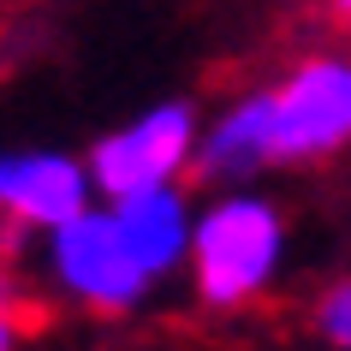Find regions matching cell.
Returning a JSON list of instances; mask_svg holds the SVG:
<instances>
[{
  "label": "cell",
  "instance_id": "obj_1",
  "mask_svg": "<svg viewBox=\"0 0 351 351\" xmlns=\"http://www.w3.org/2000/svg\"><path fill=\"white\" fill-rule=\"evenodd\" d=\"M286 256H292L286 208L256 185H226L197 208L191 226V298L208 315H244L262 298H274V286L286 280Z\"/></svg>",
  "mask_w": 351,
  "mask_h": 351
},
{
  "label": "cell",
  "instance_id": "obj_2",
  "mask_svg": "<svg viewBox=\"0 0 351 351\" xmlns=\"http://www.w3.org/2000/svg\"><path fill=\"white\" fill-rule=\"evenodd\" d=\"M30 274H36L30 280L36 298H54V304H66L77 315H95V322L137 315L155 298V274L137 262V250L125 244L108 203H90L84 215L60 221L54 232H42Z\"/></svg>",
  "mask_w": 351,
  "mask_h": 351
},
{
  "label": "cell",
  "instance_id": "obj_3",
  "mask_svg": "<svg viewBox=\"0 0 351 351\" xmlns=\"http://www.w3.org/2000/svg\"><path fill=\"white\" fill-rule=\"evenodd\" d=\"M274 167H328L351 155V42H315L268 84Z\"/></svg>",
  "mask_w": 351,
  "mask_h": 351
},
{
  "label": "cell",
  "instance_id": "obj_4",
  "mask_svg": "<svg viewBox=\"0 0 351 351\" xmlns=\"http://www.w3.org/2000/svg\"><path fill=\"white\" fill-rule=\"evenodd\" d=\"M197 131H203V113L191 101H155V108L119 119L84 155L95 197L113 203V197H131V191L185 185L191 167H197Z\"/></svg>",
  "mask_w": 351,
  "mask_h": 351
},
{
  "label": "cell",
  "instance_id": "obj_5",
  "mask_svg": "<svg viewBox=\"0 0 351 351\" xmlns=\"http://www.w3.org/2000/svg\"><path fill=\"white\" fill-rule=\"evenodd\" d=\"M95 203L90 161L72 149H0V226L19 239H42Z\"/></svg>",
  "mask_w": 351,
  "mask_h": 351
},
{
  "label": "cell",
  "instance_id": "obj_6",
  "mask_svg": "<svg viewBox=\"0 0 351 351\" xmlns=\"http://www.w3.org/2000/svg\"><path fill=\"white\" fill-rule=\"evenodd\" d=\"M191 173H197L208 191L256 185L262 173H274V125H268V90H262V84L226 95L215 113H203L197 167H191Z\"/></svg>",
  "mask_w": 351,
  "mask_h": 351
},
{
  "label": "cell",
  "instance_id": "obj_7",
  "mask_svg": "<svg viewBox=\"0 0 351 351\" xmlns=\"http://www.w3.org/2000/svg\"><path fill=\"white\" fill-rule=\"evenodd\" d=\"M113 221L125 232V244L137 250L155 286H167L173 274H185L191 262V226H197V203H191L185 185H155V191H131V197H113Z\"/></svg>",
  "mask_w": 351,
  "mask_h": 351
},
{
  "label": "cell",
  "instance_id": "obj_8",
  "mask_svg": "<svg viewBox=\"0 0 351 351\" xmlns=\"http://www.w3.org/2000/svg\"><path fill=\"white\" fill-rule=\"evenodd\" d=\"M30 333H36V286L12 262H0V351H24Z\"/></svg>",
  "mask_w": 351,
  "mask_h": 351
},
{
  "label": "cell",
  "instance_id": "obj_9",
  "mask_svg": "<svg viewBox=\"0 0 351 351\" xmlns=\"http://www.w3.org/2000/svg\"><path fill=\"white\" fill-rule=\"evenodd\" d=\"M310 333L328 351H351V274H333L310 298Z\"/></svg>",
  "mask_w": 351,
  "mask_h": 351
},
{
  "label": "cell",
  "instance_id": "obj_10",
  "mask_svg": "<svg viewBox=\"0 0 351 351\" xmlns=\"http://www.w3.org/2000/svg\"><path fill=\"white\" fill-rule=\"evenodd\" d=\"M322 12H328V19L339 24L346 36H351V0H322Z\"/></svg>",
  "mask_w": 351,
  "mask_h": 351
}]
</instances>
